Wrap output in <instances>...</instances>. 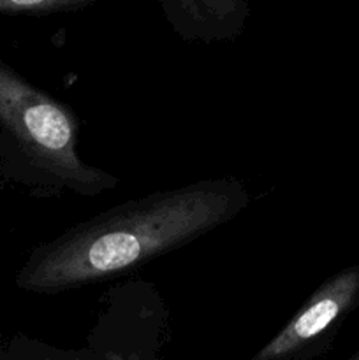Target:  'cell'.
<instances>
[{
    "label": "cell",
    "mask_w": 359,
    "mask_h": 360,
    "mask_svg": "<svg viewBox=\"0 0 359 360\" xmlns=\"http://www.w3.org/2000/svg\"><path fill=\"white\" fill-rule=\"evenodd\" d=\"M0 125L35 169L77 195L95 197L118 179L77 153L80 120L73 109L0 62Z\"/></svg>",
    "instance_id": "obj_2"
},
{
    "label": "cell",
    "mask_w": 359,
    "mask_h": 360,
    "mask_svg": "<svg viewBox=\"0 0 359 360\" xmlns=\"http://www.w3.org/2000/svg\"><path fill=\"white\" fill-rule=\"evenodd\" d=\"M358 304L359 264L327 278L252 360H289L320 352Z\"/></svg>",
    "instance_id": "obj_3"
},
{
    "label": "cell",
    "mask_w": 359,
    "mask_h": 360,
    "mask_svg": "<svg viewBox=\"0 0 359 360\" xmlns=\"http://www.w3.org/2000/svg\"><path fill=\"white\" fill-rule=\"evenodd\" d=\"M95 0H0V14H51L83 9Z\"/></svg>",
    "instance_id": "obj_5"
},
{
    "label": "cell",
    "mask_w": 359,
    "mask_h": 360,
    "mask_svg": "<svg viewBox=\"0 0 359 360\" xmlns=\"http://www.w3.org/2000/svg\"><path fill=\"white\" fill-rule=\"evenodd\" d=\"M348 360H359V350H358V352H355V354H354V355H352V357H351V359H348Z\"/></svg>",
    "instance_id": "obj_6"
},
{
    "label": "cell",
    "mask_w": 359,
    "mask_h": 360,
    "mask_svg": "<svg viewBox=\"0 0 359 360\" xmlns=\"http://www.w3.org/2000/svg\"><path fill=\"white\" fill-rule=\"evenodd\" d=\"M172 30L185 41H232L250 16L246 0H155Z\"/></svg>",
    "instance_id": "obj_4"
},
{
    "label": "cell",
    "mask_w": 359,
    "mask_h": 360,
    "mask_svg": "<svg viewBox=\"0 0 359 360\" xmlns=\"http://www.w3.org/2000/svg\"><path fill=\"white\" fill-rule=\"evenodd\" d=\"M248 202V190L238 178L203 179L132 199L37 246L16 285L53 295L111 280L203 238Z\"/></svg>",
    "instance_id": "obj_1"
}]
</instances>
